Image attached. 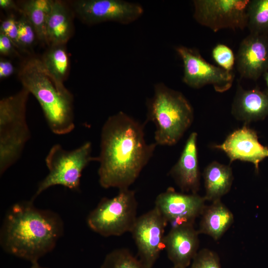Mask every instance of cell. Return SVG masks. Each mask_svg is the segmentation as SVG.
<instances>
[{"label":"cell","mask_w":268,"mask_h":268,"mask_svg":"<svg viewBox=\"0 0 268 268\" xmlns=\"http://www.w3.org/2000/svg\"><path fill=\"white\" fill-rule=\"evenodd\" d=\"M147 143L143 125L120 111L110 116L101 130L98 157L99 182L105 189H128L153 154L156 146Z\"/></svg>","instance_id":"6da1fadb"},{"label":"cell","mask_w":268,"mask_h":268,"mask_svg":"<svg viewBox=\"0 0 268 268\" xmlns=\"http://www.w3.org/2000/svg\"><path fill=\"white\" fill-rule=\"evenodd\" d=\"M33 201L13 204L5 214L0 232L2 249L31 263L51 252L64 232L60 215L37 208Z\"/></svg>","instance_id":"7a4b0ae2"},{"label":"cell","mask_w":268,"mask_h":268,"mask_svg":"<svg viewBox=\"0 0 268 268\" xmlns=\"http://www.w3.org/2000/svg\"><path fill=\"white\" fill-rule=\"evenodd\" d=\"M18 77L23 88L38 101L54 134H66L74 129L73 95L47 71L40 59L32 58L23 62Z\"/></svg>","instance_id":"3957f363"},{"label":"cell","mask_w":268,"mask_h":268,"mask_svg":"<svg viewBox=\"0 0 268 268\" xmlns=\"http://www.w3.org/2000/svg\"><path fill=\"white\" fill-rule=\"evenodd\" d=\"M146 105L147 119L155 126L157 145L175 144L193 121L194 110L189 101L181 92L163 82L154 85L153 95Z\"/></svg>","instance_id":"277c9868"},{"label":"cell","mask_w":268,"mask_h":268,"mask_svg":"<svg viewBox=\"0 0 268 268\" xmlns=\"http://www.w3.org/2000/svg\"><path fill=\"white\" fill-rule=\"evenodd\" d=\"M30 93L23 88L0 101V174H3L20 157L31 137L26 120Z\"/></svg>","instance_id":"5b68a950"},{"label":"cell","mask_w":268,"mask_h":268,"mask_svg":"<svg viewBox=\"0 0 268 268\" xmlns=\"http://www.w3.org/2000/svg\"><path fill=\"white\" fill-rule=\"evenodd\" d=\"M91 151L90 141L85 142L71 150H66L58 143L53 145L45 158L49 173L39 183L32 200L56 185L78 190L83 170L90 162L98 160V157L92 156Z\"/></svg>","instance_id":"8992f818"},{"label":"cell","mask_w":268,"mask_h":268,"mask_svg":"<svg viewBox=\"0 0 268 268\" xmlns=\"http://www.w3.org/2000/svg\"><path fill=\"white\" fill-rule=\"evenodd\" d=\"M134 191L120 190L112 198H104L89 214L87 223L94 232L104 237L131 232L137 218Z\"/></svg>","instance_id":"52a82bcc"},{"label":"cell","mask_w":268,"mask_h":268,"mask_svg":"<svg viewBox=\"0 0 268 268\" xmlns=\"http://www.w3.org/2000/svg\"><path fill=\"white\" fill-rule=\"evenodd\" d=\"M250 0H195L193 17L214 32L224 29L243 30L247 26Z\"/></svg>","instance_id":"ba28073f"},{"label":"cell","mask_w":268,"mask_h":268,"mask_svg":"<svg viewBox=\"0 0 268 268\" xmlns=\"http://www.w3.org/2000/svg\"><path fill=\"white\" fill-rule=\"evenodd\" d=\"M68 3L73 13L89 25L110 21L129 24L144 11L140 4L123 0H75Z\"/></svg>","instance_id":"9c48e42d"},{"label":"cell","mask_w":268,"mask_h":268,"mask_svg":"<svg viewBox=\"0 0 268 268\" xmlns=\"http://www.w3.org/2000/svg\"><path fill=\"white\" fill-rule=\"evenodd\" d=\"M175 50L183 62L182 80L186 85L200 88L210 84L218 92H225L231 88L234 79L232 71L209 63L197 49L179 46Z\"/></svg>","instance_id":"30bf717a"},{"label":"cell","mask_w":268,"mask_h":268,"mask_svg":"<svg viewBox=\"0 0 268 268\" xmlns=\"http://www.w3.org/2000/svg\"><path fill=\"white\" fill-rule=\"evenodd\" d=\"M168 223L154 207L137 217L131 231L137 249L138 259L152 268L165 249L164 231Z\"/></svg>","instance_id":"8fae6325"},{"label":"cell","mask_w":268,"mask_h":268,"mask_svg":"<svg viewBox=\"0 0 268 268\" xmlns=\"http://www.w3.org/2000/svg\"><path fill=\"white\" fill-rule=\"evenodd\" d=\"M205 201L204 197L197 194L179 193L169 187L157 196L154 207L173 228L193 224L202 213Z\"/></svg>","instance_id":"7c38bea8"},{"label":"cell","mask_w":268,"mask_h":268,"mask_svg":"<svg viewBox=\"0 0 268 268\" xmlns=\"http://www.w3.org/2000/svg\"><path fill=\"white\" fill-rule=\"evenodd\" d=\"M258 138L257 133L245 125L214 147L225 152L230 162L240 160L252 163L258 173L260 163L268 157V147L262 144Z\"/></svg>","instance_id":"4fadbf2b"},{"label":"cell","mask_w":268,"mask_h":268,"mask_svg":"<svg viewBox=\"0 0 268 268\" xmlns=\"http://www.w3.org/2000/svg\"><path fill=\"white\" fill-rule=\"evenodd\" d=\"M240 76L256 80L268 70V35L250 33L241 41L236 56Z\"/></svg>","instance_id":"5bb4252c"},{"label":"cell","mask_w":268,"mask_h":268,"mask_svg":"<svg viewBox=\"0 0 268 268\" xmlns=\"http://www.w3.org/2000/svg\"><path fill=\"white\" fill-rule=\"evenodd\" d=\"M199 234L193 224L171 228L165 236L164 249L174 267H189L198 252Z\"/></svg>","instance_id":"9a60e30c"},{"label":"cell","mask_w":268,"mask_h":268,"mask_svg":"<svg viewBox=\"0 0 268 268\" xmlns=\"http://www.w3.org/2000/svg\"><path fill=\"white\" fill-rule=\"evenodd\" d=\"M197 136V133H191L178 161L169 173L181 190L190 194H197L200 185Z\"/></svg>","instance_id":"2e32d148"},{"label":"cell","mask_w":268,"mask_h":268,"mask_svg":"<svg viewBox=\"0 0 268 268\" xmlns=\"http://www.w3.org/2000/svg\"><path fill=\"white\" fill-rule=\"evenodd\" d=\"M231 112L236 119L245 125L264 119L268 116V93L257 88L246 90L239 84Z\"/></svg>","instance_id":"e0dca14e"},{"label":"cell","mask_w":268,"mask_h":268,"mask_svg":"<svg viewBox=\"0 0 268 268\" xmlns=\"http://www.w3.org/2000/svg\"><path fill=\"white\" fill-rule=\"evenodd\" d=\"M73 14L66 2L54 0L52 11L47 16L48 45H66L73 32Z\"/></svg>","instance_id":"ac0fdd59"},{"label":"cell","mask_w":268,"mask_h":268,"mask_svg":"<svg viewBox=\"0 0 268 268\" xmlns=\"http://www.w3.org/2000/svg\"><path fill=\"white\" fill-rule=\"evenodd\" d=\"M201 215L199 233L208 235L215 240L219 239L234 222L233 213L220 200L205 206Z\"/></svg>","instance_id":"d6986e66"},{"label":"cell","mask_w":268,"mask_h":268,"mask_svg":"<svg viewBox=\"0 0 268 268\" xmlns=\"http://www.w3.org/2000/svg\"><path fill=\"white\" fill-rule=\"evenodd\" d=\"M203 177L205 191V201L220 200L230 190L233 180L230 166L213 161L205 168Z\"/></svg>","instance_id":"ffe728a7"},{"label":"cell","mask_w":268,"mask_h":268,"mask_svg":"<svg viewBox=\"0 0 268 268\" xmlns=\"http://www.w3.org/2000/svg\"><path fill=\"white\" fill-rule=\"evenodd\" d=\"M40 59L47 71L58 81L64 83L69 67L65 45L50 46Z\"/></svg>","instance_id":"44dd1931"},{"label":"cell","mask_w":268,"mask_h":268,"mask_svg":"<svg viewBox=\"0 0 268 268\" xmlns=\"http://www.w3.org/2000/svg\"><path fill=\"white\" fill-rule=\"evenodd\" d=\"M247 27L250 33L268 35V0H250Z\"/></svg>","instance_id":"7402d4cb"},{"label":"cell","mask_w":268,"mask_h":268,"mask_svg":"<svg viewBox=\"0 0 268 268\" xmlns=\"http://www.w3.org/2000/svg\"><path fill=\"white\" fill-rule=\"evenodd\" d=\"M100 268H150L144 265L126 249L113 250L108 254Z\"/></svg>","instance_id":"603a6c76"},{"label":"cell","mask_w":268,"mask_h":268,"mask_svg":"<svg viewBox=\"0 0 268 268\" xmlns=\"http://www.w3.org/2000/svg\"><path fill=\"white\" fill-rule=\"evenodd\" d=\"M20 13L29 20L36 33L37 38L43 43L48 45L47 38V16L43 11L27 4L25 0L17 2Z\"/></svg>","instance_id":"cb8c5ba5"},{"label":"cell","mask_w":268,"mask_h":268,"mask_svg":"<svg viewBox=\"0 0 268 268\" xmlns=\"http://www.w3.org/2000/svg\"><path fill=\"white\" fill-rule=\"evenodd\" d=\"M212 56L219 67L228 71H232L236 58L228 46L223 44H217L212 50Z\"/></svg>","instance_id":"d4e9b609"},{"label":"cell","mask_w":268,"mask_h":268,"mask_svg":"<svg viewBox=\"0 0 268 268\" xmlns=\"http://www.w3.org/2000/svg\"><path fill=\"white\" fill-rule=\"evenodd\" d=\"M189 268H222L218 255L208 249L198 252Z\"/></svg>","instance_id":"484cf974"},{"label":"cell","mask_w":268,"mask_h":268,"mask_svg":"<svg viewBox=\"0 0 268 268\" xmlns=\"http://www.w3.org/2000/svg\"><path fill=\"white\" fill-rule=\"evenodd\" d=\"M17 24L19 41L22 50L31 47L37 37L34 27L23 14L17 20Z\"/></svg>","instance_id":"4316f807"},{"label":"cell","mask_w":268,"mask_h":268,"mask_svg":"<svg viewBox=\"0 0 268 268\" xmlns=\"http://www.w3.org/2000/svg\"><path fill=\"white\" fill-rule=\"evenodd\" d=\"M0 33L7 36L16 48L22 50L19 41L17 20L13 16H10L1 22Z\"/></svg>","instance_id":"83f0119b"},{"label":"cell","mask_w":268,"mask_h":268,"mask_svg":"<svg viewBox=\"0 0 268 268\" xmlns=\"http://www.w3.org/2000/svg\"><path fill=\"white\" fill-rule=\"evenodd\" d=\"M16 48L11 40L4 34L0 33V54L4 56L15 54Z\"/></svg>","instance_id":"f1b7e54d"},{"label":"cell","mask_w":268,"mask_h":268,"mask_svg":"<svg viewBox=\"0 0 268 268\" xmlns=\"http://www.w3.org/2000/svg\"><path fill=\"white\" fill-rule=\"evenodd\" d=\"M25 1L31 6L48 15L52 11L54 0H28Z\"/></svg>","instance_id":"f546056e"},{"label":"cell","mask_w":268,"mask_h":268,"mask_svg":"<svg viewBox=\"0 0 268 268\" xmlns=\"http://www.w3.org/2000/svg\"><path fill=\"white\" fill-rule=\"evenodd\" d=\"M15 71V67L11 61L0 58V79H2L11 75Z\"/></svg>","instance_id":"4dcf8cb0"},{"label":"cell","mask_w":268,"mask_h":268,"mask_svg":"<svg viewBox=\"0 0 268 268\" xmlns=\"http://www.w3.org/2000/svg\"><path fill=\"white\" fill-rule=\"evenodd\" d=\"M0 7L5 10L14 9L20 12L18 3L12 0H0Z\"/></svg>","instance_id":"1f68e13d"},{"label":"cell","mask_w":268,"mask_h":268,"mask_svg":"<svg viewBox=\"0 0 268 268\" xmlns=\"http://www.w3.org/2000/svg\"><path fill=\"white\" fill-rule=\"evenodd\" d=\"M30 268H47L46 267H41L38 263V262H34L32 263V266Z\"/></svg>","instance_id":"d6a6232c"},{"label":"cell","mask_w":268,"mask_h":268,"mask_svg":"<svg viewBox=\"0 0 268 268\" xmlns=\"http://www.w3.org/2000/svg\"><path fill=\"white\" fill-rule=\"evenodd\" d=\"M264 78L267 87V93H268V70L264 74Z\"/></svg>","instance_id":"836d02e7"},{"label":"cell","mask_w":268,"mask_h":268,"mask_svg":"<svg viewBox=\"0 0 268 268\" xmlns=\"http://www.w3.org/2000/svg\"><path fill=\"white\" fill-rule=\"evenodd\" d=\"M180 268L175 267L173 266V267H172V268Z\"/></svg>","instance_id":"e575fe53"}]
</instances>
